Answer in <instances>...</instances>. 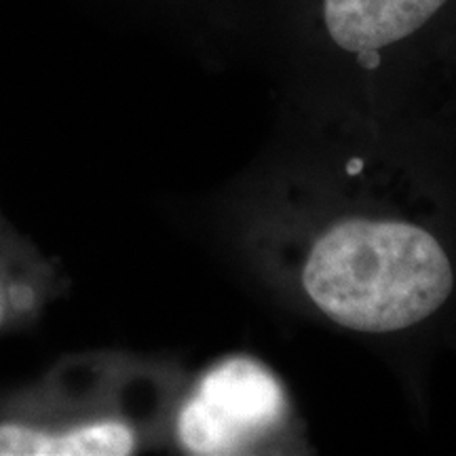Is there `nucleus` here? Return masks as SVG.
Here are the masks:
<instances>
[{"instance_id":"f257e3e1","label":"nucleus","mask_w":456,"mask_h":456,"mask_svg":"<svg viewBox=\"0 0 456 456\" xmlns=\"http://www.w3.org/2000/svg\"><path fill=\"white\" fill-rule=\"evenodd\" d=\"M281 254L296 302L328 326L362 336L419 328L454 292L452 260L431 228L383 197L315 205Z\"/></svg>"},{"instance_id":"f03ea898","label":"nucleus","mask_w":456,"mask_h":456,"mask_svg":"<svg viewBox=\"0 0 456 456\" xmlns=\"http://www.w3.org/2000/svg\"><path fill=\"white\" fill-rule=\"evenodd\" d=\"M288 414L275 376L254 359L231 357L199 380L180 408L175 433L192 454H239L275 436Z\"/></svg>"},{"instance_id":"7ed1b4c3","label":"nucleus","mask_w":456,"mask_h":456,"mask_svg":"<svg viewBox=\"0 0 456 456\" xmlns=\"http://www.w3.org/2000/svg\"><path fill=\"white\" fill-rule=\"evenodd\" d=\"M450 0H323V26L336 47L376 70L380 51L414 37Z\"/></svg>"},{"instance_id":"20e7f679","label":"nucleus","mask_w":456,"mask_h":456,"mask_svg":"<svg viewBox=\"0 0 456 456\" xmlns=\"http://www.w3.org/2000/svg\"><path fill=\"white\" fill-rule=\"evenodd\" d=\"M135 448L134 427L117 419L91 420L61 431L0 425V456H125L134 454Z\"/></svg>"},{"instance_id":"39448f33","label":"nucleus","mask_w":456,"mask_h":456,"mask_svg":"<svg viewBox=\"0 0 456 456\" xmlns=\"http://www.w3.org/2000/svg\"><path fill=\"white\" fill-rule=\"evenodd\" d=\"M0 313H3V309H0Z\"/></svg>"}]
</instances>
